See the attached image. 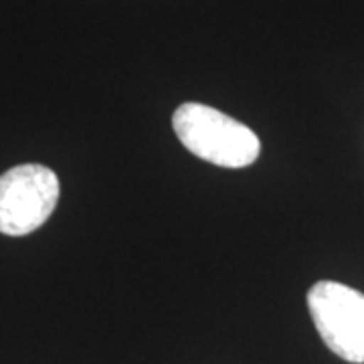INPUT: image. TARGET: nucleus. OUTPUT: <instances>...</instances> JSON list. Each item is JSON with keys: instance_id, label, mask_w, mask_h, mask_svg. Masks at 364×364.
Instances as JSON below:
<instances>
[{"instance_id": "f257e3e1", "label": "nucleus", "mask_w": 364, "mask_h": 364, "mask_svg": "<svg viewBox=\"0 0 364 364\" xmlns=\"http://www.w3.org/2000/svg\"><path fill=\"white\" fill-rule=\"evenodd\" d=\"M174 134L200 160L225 168L253 164L261 152L257 134L245 124L205 104H182L172 116Z\"/></svg>"}, {"instance_id": "f03ea898", "label": "nucleus", "mask_w": 364, "mask_h": 364, "mask_svg": "<svg viewBox=\"0 0 364 364\" xmlns=\"http://www.w3.org/2000/svg\"><path fill=\"white\" fill-rule=\"evenodd\" d=\"M308 310L324 344L352 364H364V294L338 282H318Z\"/></svg>"}, {"instance_id": "7ed1b4c3", "label": "nucleus", "mask_w": 364, "mask_h": 364, "mask_svg": "<svg viewBox=\"0 0 364 364\" xmlns=\"http://www.w3.org/2000/svg\"><path fill=\"white\" fill-rule=\"evenodd\" d=\"M59 200V178L49 166L21 164L0 176V233L9 237L37 231Z\"/></svg>"}]
</instances>
